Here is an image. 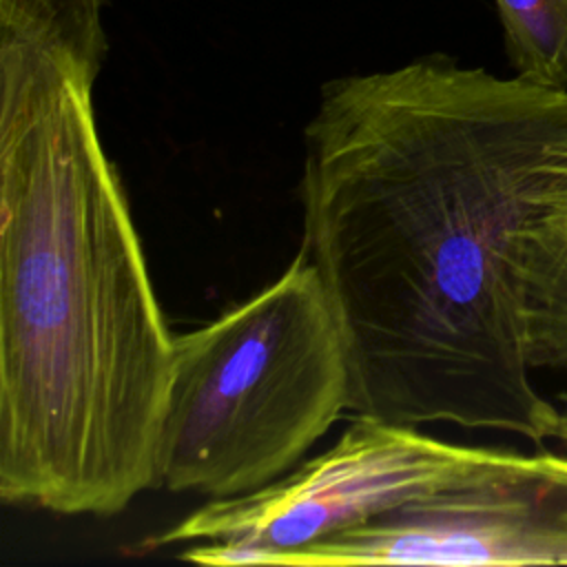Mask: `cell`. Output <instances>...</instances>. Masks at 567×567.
<instances>
[{
  "label": "cell",
  "instance_id": "cell-1",
  "mask_svg": "<svg viewBox=\"0 0 567 567\" xmlns=\"http://www.w3.org/2000/svg\"><path fill=\"white\" fill-rule=\"evenodd\" d=\"M567 193V89L430 53L321 86L303 128V246L341 326L352 414L534 445L525 237Z\"/></svg>",
  "mask_w": 567,
  "mask_h": 567
},
{
  "label": "cell",
  "instance_id": "cell-2",
  "mask_svg": "<svg viewBox=\"0 0 567 567\" xmlns=\"http://www.w3.org/2000/svg\"><path fill=\"white\" fill-rule=\"evenodd\" d=\"M106 0H0V501L109 518L155 483L173 339L95 124Z\"/></svg>",
  "mask_w": 567,
  "mask_h": 567
},
{
  "label": "cell",
  "instance_id": "cell-3",
  "mask_svg": "<svg viewBox=\"0 0 567 567\" xmlns=\"http://www.w3.org/2000/svg\"><path fill=\"white\" fill-rule=\"evenodd\" d=\"M348 399L341 326L299 250L264 290L175 334L153 489L208 501L257 492L297 467Z\"/></svg>",
  "mask_w": 567,
  "mask_h": 567
},
{
  "label": "cell",
  "instance_id": "cell-4",
  "mask_svg": "<svg viewBox=\"0 0 567 567\" xmlns=\"http://www.w3.org/2000/svg\"><path fill=\"white\" fill-rule=\"evenodd\" d=\"M476 450L354 414L323 454L257 492L206 501L144 547L177 545L179 558L197 565H279L290 551L445 485Z\"/></svg>",
  "mask_w": 567,
  "mask_h": 567
},
{
  "label": "cell",
  "instance_id": "cell-5",
  "mask_svg": "<svg viewBox=\"0 0 567 567\" xmlns=\"http://www.w3.org/2000/svg\"><path fill=\"white\" fill-rule=\"evenodd\" d=\"M525 319L532 368H567V193L527 230Z\"/></svg>",
  "mask_w": 567,
  "mask_h": 567
},
{
  "label": "cell",
  "instance_id": "cell-6",
  "mask_svg": "<svg viewBox=\"0 0 567 567\" xmlns=\"http://www.w3.org/2000/svg\"><path fill=\"white\" fill-rule=\"evenodd\" d=\"M514 75L567 89V0H496Z\"/></svg>",
  "mask_w": 567,
  "mask_h": 567
},
{
  "label": "cell",
  "instance_id": "cell-7",
  "mask_svg": "<svg viewBox=\"0 0 567 567\" xmlns=\"http://www.w3.org/2000/svg\"><path fill=\"white\" fill-rule=\"evenodd\" d=\"M558 410H560V416H563V439H560V445L567 450V388L558 394V401H556Z\"/></svg>",
  "mask_w": 567,
  "mask_h": 567
}]
</instances>
